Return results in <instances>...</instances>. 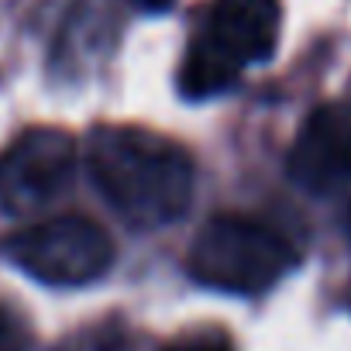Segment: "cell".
Instances as JSON below:
<instances>
[{
	"label": "cell",
	"mask_w": 351,
	"mask_h": 351,
	"mask_svg": "<svg viewBox=\"0 0 351 351\" xmlns=\"http://www.w3.org/2000/svg\"><path fill=\"white\" fill-rule=\"evenodd\" d=\"M86 165L104 200L134 228L176 224L193 204L190 152L134 124H100L86 138Z\"/></svg>",
	"instance_id": "obj_1"
},
{
	"label": "cell",
	"mask_w": 351,
	"mask_h": 351,
	"mask_svg": "<svg viewBox=\"0 0 351 351\" xmlns=\"http://www.w3.org/2000/svg\"><path fill=\"white\" fill-rule=\"evenodd\" d=\"M296 262V248L276 228L241 214L210 217L190 248L193 279L238 296H258L272 289Z\"/></svg>",
	"instance_id": "obj_2"
},
{
	"label": "cell",
	"mask_w": 351,
	"mask_h": 351,
	"mask_svg": "<svg viewBox=\"0 0 351 351\" xmlns=\"http://www.w3.org/2000/svg\"><path fill=\"white\" fill-rule=\"evenodd\" d=\"M4 255L38 282L86 286L114 265V241L97 221L66 214L14 231L4 241Z\"/></svg>",
	"instance_id": "obj_3"
},
{
	"label": "cell",
	"mask_w": 351,
	"mask_h": 351,
	"mask_svg": "<svg viewBox=\"0 0 351 351\" xmlns=\"http://www.w3.org/2000/svg\"><path fill=\"white\" fill-rule=\"evenodd\" d=\"M76 138L62 128H28L0 152V207L14 217L35 214L73 183Z\"/></svg>",
	"instance_id": "obj_4"
},
{
	"label": "cell",
	"mask_w": 351,
	"mask_h": 351,
	"mask_svg": "<svg viewBox=\"0 0 351 351\" xmlns=\"http://www.w3.org/2000/svg\"><path fill=\"white\" fill-rule=\"evenodd\" d=\"M289 176L313 197H327L351 180V100L320 104L289 148Z\"/></svg>",
	"instance_id": "obj_5"
},
{
	"label": "cell",
	"mask_w": 351,
	"mask_h": 351,
	"mask_svg": "<svg viewBox=\"0 0 351 351\" xmlns=\"http://www.w3.org/2000/svg\"><path fill=\"white\" fill-rule=\"evenodd\" d=\"M282 4L279 0H214L207 35L224 45L241 66L265 62L279 45Z\"/></svg>",
	"instance_id": "obj_6"
},
{
	"label": "cell",
	"mask_w": 351,
	"mask_h": 351,
	"mask_svg": "<svg viewBox=\"0 0 351 351\" xmlns=\"http://www.w3.org/2000/svg\"><path fill=\"white\" fill-rule=\"evenodd\" d=\"M241 73V62L214 42V35H200L190 49H186V59L180 66V93L186 100H207V97H217L224 93L228 86H234Z\"/></svg>",
	"instance_id": "obj_7"
},
{
	"label": "cell",
	"mask_w": 351,
	"mask_h": 351,
	"mask_svg": "<svg viewBox=\"0 0 351 351\" xmlns=\"http://www.w3.org/2000/svg\"><path fill=\"white\" fill-rule=\"evenodd\" d=\"M162 351H234V348H231V337L221 327H207V330L180 334L176 341H169Z\"/></svg>",
	"instance_id": "obj_8"
},
{
	"label": "cell",
	"mask_w": 351,
	"mask_h": 351,
	"mask_svg": "<svg viewBox=\"0 0 351 351\" xmlns=\"http://www.w3.org/2000/svg\"><path fill=\"white\" fill-rule=\"evenodd\" d=\"M25 348H28L25 324L8 303H0V351H25Z\"/></svg>",
	"instance_id": "obj_9"
},
{
	"label": "cell",
	"mask_w": 351,
	"mask_h": 351,
	"mask_svg": "<svg viewBox=\"0 0 351 351\" xmlns=\"http://www.w3.org/2000/svg\"><path fill=\"white\" fill-rule=\"evenodd\" d=\"M131 4H138L141 11H155L158 14V11H169L172 8V0H131Z\"/></svg>",
	"instance_id": "obj_10"
},
{
	"label": "cell",
	"mask_w": 351,
	"mask_h": 351,
	"mask_svg": "<svg viewBox=\"0 0 351 351\" xmlns=\"http://www.w3.org/2000/svg\"><path fill=\"white\" fill-rule=\"evenodd\" d=\"M348 234H351V210H348Z\"/></svg>",
	"instance_id": "obj_11"
}]
</instances>
